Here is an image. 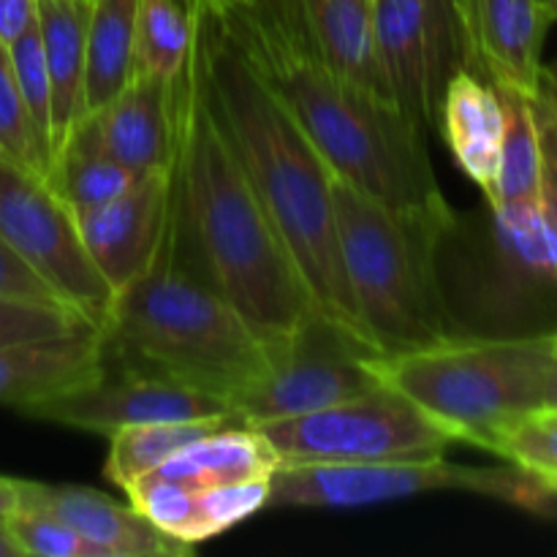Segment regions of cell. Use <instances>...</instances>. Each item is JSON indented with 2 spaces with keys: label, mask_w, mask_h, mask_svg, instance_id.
Listing matches in <instances>:
<instances>
[{
  "label": "cell",
  "mask_w": 557,
  "mask_h": 557,
  "mask_svg": "<svg viewBox=\"0 0 557 557\" xmlns=\"http://www.w3.org/2000/svg\"><path fill=\"white\" fill-rule=\"evenodd\" d=\"M215 11L337 177L392 210L455 221L433 172L428 134L321 58L299 0H226Z\"/></svg>",
  "instance_id": "cell-1"
},
{
  "label": "cell",
  "mask_w": 557,
  "mask_h": 557,
  "mask_svg": "<svg viewBox=\"0 0 557 557\" xmlns=\"http://www.w3.org/2000/svg\"><path fill=\"white\" fill-rule=\"evenodd\" d=\"M194 52L212 112L319 315L359 351L379 357L343 272L332 166L264 76L239 52L210 5L196 9Z\"/></svg>",
  "instance_id": "cell-2"
},
{
  "label": "cell",
  "mask_w": 557,
  "mask_h": 557,
  "mask_svg": "<svg viewBox=\"0 0 557 557\" xmlns=\"http://www.w3.org/2000/svg\"><path fill=\"white\" fill-rule=\"evenodd\" d=\"M172 194L199 270L267 341L321 319L212 112L194 49L177 76Z\"/></svg>",
  "instance_id": "cell-3"
},
{
  "label": "cell",
  "mask_w": 557,
  "mask_h": 557,
  "mask_svg": "<svg viewBox=\"0 0 557 557\" xmlns=\"http://www.w3.org/2000/svg\"><path fill=\"white\" fill-rule=\"evenodd\" d=\"M101 332L131 368L221 395L228 406L270 364V341L185 261L174 194L156 259L114 297Z\"/></svg>",
  "instance_id": "cell-4"
},
{
  "label": "cell",
  "mask_w": 557,
  "mask_h": 557,
  "mask_svg": "<svg viewBox=\"0 0 557 557\" xmlns=\"http://www.w3.org/2000/svg\"><path fill=\"white\" fill-rule=\"evenodd\" d=\"M332 196L343 272L379 357L457 335L435 267L455 221L392 210L337 174Z\"/></svg>",
  "instance_id": "cell-5"
},
{
  "label": "cell",
  "mask_w": 557,
  "mask_h": 557,
  "mask_svg": "<svg viewBox=\"0 0 557 557\" xmlns=\"http://www.w3.org/2000/svg\"><path fill=\"white\" fill-rule=\"evenodd\" d=\"M547 357L549 332L451 335L433 346L370 357V368L451 441L490 451L509 424L542 408Z\"/></svg>",
  "instance_id": "cell-6"
},
{
  "label": "cell",
  "mask_w": 557,
  "mask_h": 557,
  "mask_svg": "<svg viewBox=\"0 0 557 557\" xmlns=\"http://www.w3.org/2000/svg\"><path fill=\"white\" fill-rule=\"evenodd\" d=\"M283 466H348L444 457L455 441L395 386L379 384L357 397L302 417L261 424Z\"/></svg>",
  "instance_id": "cell-7"
},
{
  "label": "cell",
  "mask_w": 557,
  "mask_h": 557,
  "mask_svg": "<svg viewBox=\"0 0 557 557\" xmlns=\"http://www.w3.org/2000/svg\"><path fill=\"white\" fill-rule=\"evenodd\" d=\"M438 490H466L525 506L544 498L511 466L509 471H495L457 466L446 457H424L348 466H283L270 479L267 509H359Z\"/></svg>",
  "instance_id": "cell-8"
},
{
  "label": "cell",
  "mask_w": 557,
  "mask_h": 557,
  "mask_svg": "<svg viewBox=\"0 0 557 557\" xmlns=\"http://www.w3.org/2000/svg\"><path fill=\"white\" fill-rule=\"evenodd\" d=\"M0 237L87 324L103 330L117 292L82 243L76 212L44 174L0 161Z\"/></svg>",
  "instance_id": "cell-9"
},
{
  "label": "cell",
  "mask_w": 557,
  "mask_h": 557,
  "mask_svg": "<svg viewBox=\"0 0 557 557\" xmlns=\"http://www.w3.org/2000/svg\"><path fill=\"white\" fill-rule=\"evenodd\" d=\"M375 384L370 354L359 351L324 319H313L294 335L270 343L264 375L232 397V413L237 422L261 428L321 411Z\"/></svg>",
  "instance_id": "cell-10"
},
{
  "label": "cell",
  "mask_w": 557,
  "mask_h": 557,
  "mask_svg": "<svg viewBox=\"0 0 557 557\" xmlns=\"http://www.w3.org/2000/svg\"><path fill=\"white\" fill-rule=\"evenodd\" d=\"M375 47L395 107L428 134L460 65L451 0H373Z\"/></svg>",
  "instance_id": "cell-11"
},
{
  "label": "cell",
  "mask_w": 557,
  "mask_h": 557,
  "mask_svg": "<svg viewBox=\"0 0 557 557\" xmlns=\"http://www.w3.org/2000/svg\"><path fill=\"white\" fill-rule=\"evenodd\" d=\"M22 413L82 433L107 435V438L136 424L234 419L226 397L194 389L139 368L120 370V373H109V368H103V373L87 384L33 403L22 408Z\"/></svg>",
  "instance_id": "cell-12"
},
{
  "label": "cell",
  "mask_w": 557,
  "mask_h": 557,
  "mask_svg": "<svg viewBox=\"0 0 557 557\" xmlns=\"http://www.w3.org/2000/svg\"><path fill=\"white\" fill-rule=\"evenodd\" d=\"M555 20L549 0H466L457 22L460 65L493 85L536 96Z\"/></svg>",
  "instance_id": "cell-13"
},
{
  "label": "cell",
  "mask_w": 557,
  "mask_h": 557,
  "mask_svg": "<svg viewBox=\"0 0 557 557\" xmlns=\"http://www.w3.org/2000/svg\"><path fill=\"white\" fill-rule=\"evenodd\" d=\"M172 201V163L145 174L107 205L76 212L82 243L114 292L136 281L152 264Z\"/></svg>",
  "instance_id": "cell-14"
},
{
  "label": "cell",
  "mask_w": 557,
  "mask_h": 557,
  "mask_svg": "<svg viewBox=\"0 0 557 557\" xmlns=\"http://www.w3.org/2000/svg\"><path fill=\"white\" fill-rule=\"evenodd\" d=\"M20 506L52 515L101 547L109 557H177L194 547L152 525L131 504L79 484H41L20 479Z\"/></svg>",
  "instance_id": "cell-15"
},
{
  "label": "cell",
  "mask_w": 557,
  "mask_h": 557,
  "mask_svg": "<svg viewBox=\"0 0 557 557\" xmlns=\"http://www.w3.org/2000/svg\"><path fill=\"white\" fill-rule=\"evenodd\" d=\"M128 504L156 528L177 542L196 547L212 536L232 531L256 511L267 509L270 479L237 484H183L158 473L139 479L125 490Z\"/></svg>",
  "instance_id": "cell-16"
},
{
  "label": "cell",
  "mask_w": 557,
  "mask_h": 557,
  "mask_svg": "<svg viewBox=\"0 0 557 557\" xmlns=\"http://www.w3.org/2000/svg\"><path fill=\"white\" fill-rule=\"evenodd\" d=\"M92 114L101 141L120 163L136 174L169 169L177 139V79L134 74Z\"/></svg>",
  "instance_id": "cell-17"
},
{
  "label": "cell",
  "mask_w": 557,
  "mask_h": 557,
  "mask_svg": "<svg viewBox=\"0 0 557 557\" xmlns=\"http://www.w3.org/2000/svg\"><path fill=\"white\" fill-rule=\"evenodd\" d=\"M107 368V337L79 326L47 341L0 348V406L27 408L38 400L87 384Z\"/></svg>",
  "instance_id": "cell-18"
},
{
  "label": "cell",
  "mask_w": 557,
  "mask_h": 557,
  "mask_svg": "<svg viewBox=\"0 0 557 557\" xmlns=\"http://www.w3.org/2000/svg\"><path fill=\"white\" fill-rule=\"evenodd\" d=\"M457 166L479 185L484 199H495L504 141V103L493 82L457 69L441 92L438 125Z\"/></svg>",
  "instance_id": "cell-19"
},
{
  "label": "cell",
  "mask_w": 557,
  "mask_h": 557,
  "mask_svg": "<svg viewBox=\"0 0 557 557\" xmlns=\"http://www.w3.org/2000/svg\"><path fill=\"white\" fill-rule=\"evenodd\" d=\"M495 292L500 302L557 294V245L542 201L493 205Z\"/></svg>",
  "instance_id": "cell-20"
},
{
  "label": "cell",
  "mask_w": 557,
  "mask_h": 557,
  "mask_svg": "<svg viewBox=\"0 0 557 557\" xmlns=\"http://www.w3.org/2000/svg\"><path fill=\"white\" fill-rule=\"evenodd\" d=\"M90 0H36V25L52 92V161L85 117Z\"/></svg>",
  "instance_id": "cell-21"
},
{
  "label": "cell",
  "mask_w": 557,
  "mask_h": 557,
  "mask_svg": "<svg viewBox=\"0 0 557 557\" xmlns=\"http://www.w3.org/2000/svg\"><path fill=\"white\" fill-rule=\"evenodd\" d=\"M277 468H281V457L272 449L267 435L259 428L232 419V422L218 424L201 438L190 441L156 473L172 482L212 487V484L272 479Z\"/></svg>",
  "instance_id": "cell-22"
},
{
  "label": "cell",
  "mask_w": 557,
  "mask_h": 557,
  "mask_svg": "<svg viewBox=\"0 0 557 557\" xmlns=\"http://www.w3.org/2000/svg\"><path fill=\"white\" fill-rule=\"evenodd\" d=\"M299 11L321 58L337 74L395 103L381 74L373 0H299Z\"/></svg>",
  "instance_id": "cell-23"
},
{
  "label": "cell",
  "mask_w": 557,
  "mask_h": 557,
  "mask_svg": "<svg viewBox=\"0 0 557 557\" xmlns=\"http://www.w3.org/2000/svg\"><path fill=\"white\" fill-rule=\"evenodd\" d=\"M139 177L145 174H136L107 150L98 134L96 114H85L54 156L47 180L71 210L82 212L125 194Z\"/></svg>",
  "instance_id": "cell-24"
},
{
  "label": "cell",
  "mask_w": 557,
  "mask_h": 557,
  "mask_svg": "<svg viewBox=\"0 0 557 557\" xmlns=\"http://www.w3.org/2000/svg\"><path fill=\"white\" fill-rule=\"evenodd\" d=\"M136 3L139 0H90L85 114L98 112L112 101L134 76Z\"/></svg>",
  "instance_id": "cell-25"
},
{
  "label": "cell",
  "mask_w": 557,
  "mask_h": 557,
  "mask_svg": "<svg viewBox=\"0 0 557 557\" xmlns=\"http://www.w3.org/2000/svg\"><path fill=\"white\" fill-rule=\"evenodd\" d=\"M504 103V141H500L498 185L493 205L542 201V134H539L536 96L517 87L495 85Z\"/></svg>",
  "instance_id": "cell-26"
},
{
  "label": "cell",
  "mask_w": 557,
  "mask_h": 557,
  "mask_svg": "<svg viewBox=\"0 0 557 557\" xmlns=\"http://www.w3.org/2000/svg\"><path fill=\"white\" fill-rule=\"evenodd\" d=\"M232 419H194V422H156L123 428L109 435V455L103 462V476L125 490L139 479L156 473L172 455H177L190 441L201 438L218 424Z\"/></svg>",
  "instance_id": "cell-27"
},
{
  "label": "cell",
  "mask_w": 557,
  "mask_h": 557,
  "mask_svg": "<svg viewBox=\"0 0 557 557\" xmlns=\"http://www.w3.org/2000/svg\"><path fill=\"white\" fill-rule=\"evenodd\" d=\"M196 11L185 0H139L136 3L134 74L177 79L194 49Z\"/></svg>",
  "instance_id": "cell-28"
},
{
  "label": "cell",
  "mask_w": 557,
  "mask_h": 557,
  "mask_svg": "<svg viewBox=\"0 0 557 557\" xmlns=\"http://www.w3.org/2000/svg\"><path fill=\"white\" fill-rule=\"evenodd\" d=\"M490 455L522 473L544 498H557V411H533L495 438Z\"/></svg>",
  "instance_id": "cell-29"
},
{
  "label": "cell",
  "mask_w": 557,
  "mask_h": 557,
  "mask_svg": "<svg viewBox=\"0 0 557 557\" xmlns=\"http://www.w3.org/2000/svg\"><path fill=\"white\" fill-rule=\"evenodd\" d=\"M9 54L22 107H25L27 123L33 131V141H36L38 161H41L44 177H49V169H52V92H49L47 60H44L41 33H38L36 22L16 41L9 44Z\"/></svg>",
  "instance_id": "cell-30"
},
{
  "label": "cell",
  "mask_w": 557,
  "mask_h": 557,
  "mask_svg": "<svg viewBox=\"0 0 557 557\" xmlns=\"http://www.w3.org/2000/svg\"><path fill=\"white\" fill-rule=\"evenodd\" d=\"M79 326L92 324H87L76 310L65 308V305L0 297V348L14 346V343L69 335Z\"/></svg>",
  "instance_id": "cell-31"
},
{
  "label": "cell",
  "mask_w": 557,
  "mask_h": 557,
  "mask_svg": "<svg viewBox=\"0 0 557 557\" xmlns=\"http://www.w3.org/2000/svg\"><path fill=\"white\" fill-rule=\"evenodd\" d=\"M9 525L25 557H109L90 539L38 509L20 506L9 517Z\"/></svg>",
  "instance_id": "cell-32"
},
{
  "label": "cell",
  "mask_w": 557,
  "mask_h": 557,
  "mask_svg": "<svg viewBox=\"0 0 557 557\" xmlns=\"http://www.w3.org/2000/svg\"><path fill=\"white\" fill-rule=\"evenodd\" d=\"M0 161L44 174L5 44H0Z\"/></svg>",
  "instance_id": "cell-33"
},
{
  "label": "cell",
  "mask_w": 557,
  "mask_h": 557,
  "mask_svg": "<svg viewBox=\"0 0 557 557\" xmlns=\"http://www.w3.org/2000/svg\"><path fill=\"white\" fill-rule=\"evenodd\" d=\"M0 297L14 299H36V302H58V294L9 248L3 237H0ZM69 308V305H65Z\"/></svg>",
  "instance_id": "cell-34"
},
{
  "label": "cell",
  "mask_w": 557,
  "mask_h": 557,
  "mask_svg": "<svg viewBox=\"0 0 557 557\" xmlns=\"http://www.w3.org/2000/svg\"><path fill=\"white\" fill-rule=\"evenodd\" d=\"M539 134H542V205L547 212L549 228L555 234L557 245V123L547 114V109L539 103Z\"/></svg>",
  "instance_id": "cell-35"
},
{
  "label": "cell",
  "mask_w": 557,
  "mask_h": 557,
  "mask_svg": "<svg viewBox=\"0 0 557 557\" xmlns=\"http://www.w3.org/2000/svg\"><path fill=\"white\" fill-rule=\"evenodd\" d=\"M36 22V0H0V44L9 47Z\"/></svg>",
  "instance_id": "cell-36"
},
{
  "label": "cell",
  "mask_w": 557,
  "mask_h": 557,
  "mask_svg": "<svg viewBox=\"0 0 557 557\" xmlns=\"http://www.w3.org/2000/svg\"><path fill=\"white\" fill-rule=\"evenodd\" d=\"M539 411H557V330L549 332L547 381H544V403Z\"/></svg>",
  "instance_id": "cell-37"
},
{
  "label": "cell",
  "mask_w": 557,
  "mask_h": 557,
  "mask_svg": "<svg viewBox=\"0 0 557 557\" xmlns=\"http://www.w3.org/2000/svg\"><path fill=\"white\" fill-rule=\"evenodd\" d=\"M536 98H539V103L547 109L549 117L557 123V63L544 65L542 69V82H539Z\"/></svg>",
  "instance_id": "cell-38"
},
{
  "label": "cell",
  "mask_w": 557,
  "mask_h": 557,
  "mask_svg": "<svg viewBox=\"0 0 557 557\" xmlns=\"http://www.w3.org/2000/svg\"><path fill=\"white\" fill-rule=\"evenodd\" d=\"M20 509V479L0 476V520H9Z\"/></svg>",
  "instance_id": "cell-39"
},
{
  "label": "cell",
  "mask_w": 557,
  "mask_h": 557,
  "mask_svg": "<svg viewBox=\"0 0 557 557\" xmlns=\"http://www.w3.org/2000/svg\"><path fill=\"white\" fill-rule=\"evenodd\" d=\"M0 557H25L14 533H11L9 520H0Z\"/></svg>",
  "instance_id": "cell-40"
},
{
  "label": "cell",
  "mask_w": 557,
  "mask_h": 557,
  "mask_svg": "<svg viewBox=\"0 0 557 557\" xmlns=\"http://www.w3.org/2000/svg\"><path fill=\"white\" fill-rule=\"evenodd\" d=\"M185 3L190 5V9H205V5H210V9H218V5H223L226 0H185Z\"/></svg>",
  "instance_id": "cell-41"
},
{
  "label": "cell",
  "mask_w": 557,
  "mask_h": 557,
  "mask_svg": "<svg viewBox=\"0 0 557 557\" xmlns=\"http://www.w3.org/2000/svg\"><path fill=\"white\" fill-rule=\"evenodd\" d=\"M462 5H466V0H451V14H455V27H457V22H460ZM457 49H460V47H457Z\"/></svg>",
  "instance_id": "cell-42"
},
{
  "label": "cell",
  "mask_w": 557,
  "mask_h": 557,
  "mask_svg": "<svg viewBox=\"0 0 557 557\" xmlns=\"http://www.w3.org/2000/svg\"><path fill=\"white\" fill-rule=\"evenodd\" d=\"M549 5H553V9H555V14H557V0H549Z\"/></svg>",
  "instance_id": "cell-43"
}]
</instances>
